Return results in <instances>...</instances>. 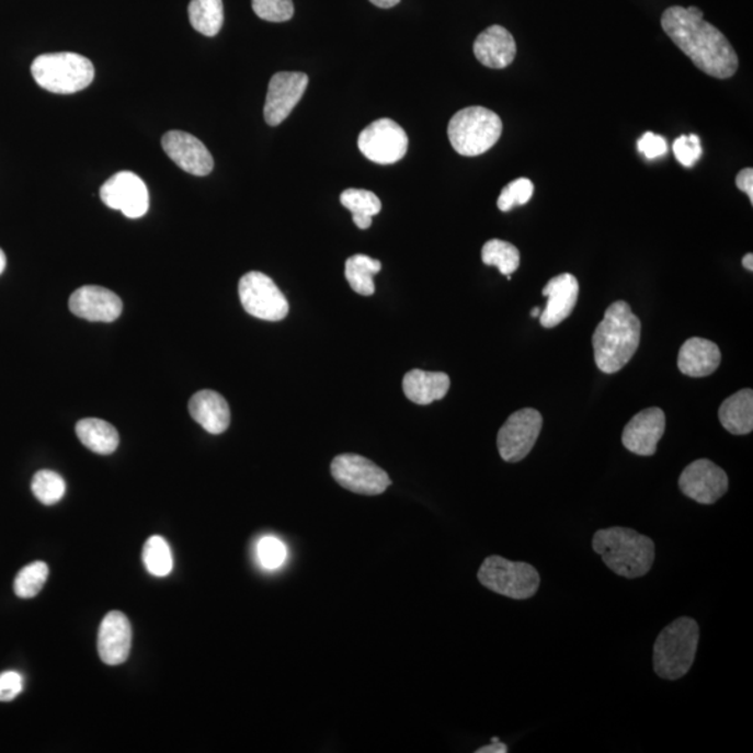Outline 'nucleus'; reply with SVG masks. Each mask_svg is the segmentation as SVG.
Listing matches in <instances>:
<instances>
[{
	"mask_svg": "<svg viewBox=\"0 0 753 753\" xmlns=\"http://www.w3.org/2000/svg\"><path fill=\"white\" fill-rule=\"evenodd\" d=\"M662 27L704 73L726 80L739 70V56L729 39L706 22L699 8H669L662 15Z\"/></svg>",
	"mask_w": 753,
	"mask_h": 753,
	"instance_id": "f257e3e1",
	"label": "nucleus"
},
{
	"mask_svg": "<svg viewBox=\"0 0 753 753\" xmlns=\"http://www.w3.org/2000/svg\"><path fill=\"white\" fill-rule=\"evenodd\" d=\"M640 330L642 326L631 306L624 300L614 301L592 338L597 367L606 374L623 370L638 351Z\"/></svg>",
	"mask_w": 753,
	"mask_h": 753,
	"instance_id": "f03ea898",
	"label": "nucleus"
},
{
	"mask_svg": "<svg viewBox=\"0 0 753 753\" xmlns=\"http://www.w3.org/2000/svg\"><path fill=\"white\" fill-rule=\"evenodd\" d=\"M594 552L614 573L627 579L642 578L652 570L654 541L628 527H608L594 533Z\"/></svg>",
	"mask_w": 753,
	"mask_h": 753,
	"instance_id": "7ed1b4c3",
	"label": "nucleus"
},
{
	"mask_svg": "<svg viewBox=\"0 0 753 753\" xmlns=\"http://www.w3.org/2000/svg\"><path fill=\"white\" fill-rule=\"evenodd\" d=\"M699 643V625L681 617L659 634L653 648L654 673L660 678L675 681L688 674Z\"/></svg>",
	"mask_w": 753,
	"mask_h": 753,
	"instance_id": "20e7f679",
	"label": "nucleus"
},
{
	"mask_svg": "<svg viewBox=\"0 0 753 753\" xmlns=\"http://www.w3.org/2000/svg\"><path fill=\"white\" fill-rule=\"evenodd\" d=\"M31 75L41 89L54 94H75L92 83L95 69L83 55L45 54L35 58L31 65Z\"/></svg>",
	"mask_w": 753,
	"mask_h": 753,
	"instance_id": "39448f33",
	"label": "nucleus"
},
{
	"mask_svg": "<svg viewBox=\"0 0 753 753\" xmlns=\"http://www.w3.org/2000/svg\"><path fill=\"white\" fill-rule=\"evenodd\" d=\"M502 122L495 112L483 106H469L450 117L448 137L454 150L464 157H478L497 145Z\"/></svg>",
	"mask_w": 753,
	"mask_h": 753,
	"instance_id": "423d86ee",
	"label": "nucleus"
},
{
	"mask_svg": "<svg viewBox=\"0 0 753 753\" xmlns=\"http://www.w3.org/2000/svg\"><path fill=\"white\" fill-rule=\"evenodd\" d=\"M478 579L484 587L501 596L526 601L535 596L540 586V575L527 562H514L500 556H490L481 563Z\"/></svg>",
	"mask_w": 753,
	"mask_h": 753,
	"instance_id": "0eeeda50",
	"label": "nucleus"
},
{
	"mask_svg": "<svg viewBox=\"0 0 753 753\" xmlns=\"http://www.w3.org/2000/svg\"><path fill=\"white\" fill-rule=\"evenodd\" d=\"M240 304L250 316L264 321H281L289 315V304L269 275L251 271L239 282Z\"/></svg>",
	"mask_w": 753,
	"mask_h": 753,
	"instance_id": "6e6552de",
	"label": "nucleus"
},
{
	"mask_svg": "<svg viewBox=\"0 0 753 753\" xmlns=\"http://www.w3.org/2000/svg\"><path fill=\"white\" fill-rule=\"evenodd\" d=\"M331 475L343 489L362 495H380L392 483L386 470L356 454L338 455Z\"/></svg>",
	"mask_w": 753,
	"mask_h": 753,
	"instance_id": "1a4fd4ad",
	"label": "nucleus"
},
{
	"mask_svg": "<svg viewBox=\"0 0 753 753\" xmlns=\"http://www.w3.org/2000/svg\"><path fill=\"white\" fill-rule=\"evenodd\" d=\"M357 146L367 160L392 166L407 156L409 138L397 122L384 117L373 122L358 135Z\"/></svg>",
	"mask_w": 753,
	"mask_h": 753,
	"instance_id": "9d476101",
	"label": "nucleus"
},
{
	"mask_svg": "<svg viewBox=\"0 0 753 753\" xmlns=\"http://www.w3.org/2000/svg\"><path fill=\"white\" fill-rule=\"evenodd\" d=\"M543 417L536 409L525 408L512 413L497 437V447L505 463L516 464L530 454L539 438Z\"/></svg>",
	"mask_w": 753,
	"mask_h": 753,
	"instance_id": "9b49d317",
	"label": "nucleus"
},
{
	"mask_svg": "<svg viewBox=\"0 0 753 753\" xmlns=\"http://www.w3.org/2000/svg\"><path fill=\"white\" fill-rule=\"evenodd\" d=\"M100 194L106 207L119 209L127 218L145 217L150 208V193L145 181L129 171L117 172L107 179Z\"/></svg>",
	"mask_w": 753,
	"mask_h": 753,
	"instance_id": "f8f14e48",
	"label": "nucleus"
},
{
	"mask_svg": "<svg viewBox=\"0 0 753 753\" xmlns=\"http://www.w3.org/2000/svg\"><path fill=\"white\" fill-rule=\"evenodd\" d=\"M680 489L698 504L711 505L729 490V478L720 466L709 459H698L686 466L678 480Z\"/></svg>",
	"mask_w": 753,
	"mask_h": 753,
	"instance_id": "ddd939ff",
	"label": "nucleus"
},
{
	"mask_svg": "<svg viewBox=\"0 0 753 753\" xmlns=\"http://www.w3.org/2000/svg\"><path fill=\"white\" fill-rule=\"evenodd\" d=\"M309 76L301 71H279L271 77L264 105L266 125L278 126L304 96Z\"/></svg>",
	"mask_w": 753,
	"mask_h": 753,
	"instance_id": "4468645a",
	"label": "nucleus"
},
{
	"mask_svg": "<svg viewBox=\"0 0 753 753\" xmlns=\"http://www.w3.org/2000/svg\"><path fill=\"white\" fill-rule=\"evenodd\" d=\"M162 148L184 172L207 176L213 172L214 158L208 148L191 133L172 130L162 137Z\"/></svg>",
	"mask_w": 753,
	"mask_h": 753,
	"instance_id": "2eb2a0df",
	"label": "nucleus"
},
{
	"mask_svg": "<svg viewBox=\"0 0 753 753\" xmlns=\"http://www.w3.org/2000/svg\"><path fill=\"white\" fill-rule=\"evenodd\" d=\"M665 432V414L660 408L643 409L635 414L623 433V444L639 457H652Z\"/></svg>",
	"mask_w": 753,
	"mask_h": 753,
	"instance_id": "dca6fc26",
	"label": "nucleus"
},
{
	"mask_svg": "<svg viewBox=\"0 0 753 753\" xmlns=\"http://www.w3.org/2000/svg\"><path fill=\"white\" fill-rule=\"evenodd\" d=\"M69 309L87 321L112 322L123 310L121 297L102 286H81L70 296Z\"/></svg>",
	"mask_w": 753,
	"mask_h": 753,
	"instance_id": "f3484780",
	"label": "nucleus"
},
{
	"mask_svg": "<svg viewBox=\"0 0 753 753\" xmlns=\"http://www.w3.org/2000/svg\"><path fill=\"white\" fill-rule=\"evenodd\" d=\"M543 296L547 305L540 315V324L555 328L572 315L578 304L579 282L572 274H561L547 282Z\"/></svg>",
	"mask_w": 753,
	"mask_h": 753,
	"instance_id": "a211bd4d",
	"label": "nucleus"
},
{
	"mask_svg": "<svg viewBox=\"0 0 753 753\" xmlns=\"http://www.w3.org/2000/svg\"><path fill=\"white\" fill-rule=\"evenodd\" d=\"M132 625L121 612L107 613L99 631V653L107 665L125 663L132 649Z\"/></svg>",
	"mask_w": 753,
	"mask_h": 753,
	"instance_id": "6ab92c4d",
	"label": "nucleus"
},
{
	"mask_svg": "<svg viewBox=\"0 0 753 753\" xmlns=\"http://www.w3.org/2000/svg\"><path fill=\"white\" fill-rule=\"evenodd\" d=\"M474 53L486 68L505 69L515 59L516 43L509 30L491 25L476 38Z\"/></svg>",
	"mask_w": 753,
	"mask_h": 753,
	"instance_id": "aec40b11",
	"label": "nucleus"
},
{
	"mask_svg": "<svg viewBox=\"0 0 753 753\" xmlns=\"http://www.w3.org/2000/svg\"><path fill=\"white\" fill-rule=\"evenodd\" d=\"M189 412L209 434H223L229 427L230 409L227 399L212 389H203L194 393L189 402Z\"/></svg>",
	"mask_w": 753,
	"mask_h": 753,
	"instance_id": "412c9836",
	"label": "nucleus"
},
{
	"mask_svg": "<svg viewBox=\"0 0 753 753\" xmlns=\"http://www.w3.org/2000/svg\"><path fill=\"white\" fill-rule=\"evenodd\" d=\"M721 352L715 342L704 338H691L681 346L678 368L685 376L708 377L719 368Z\"/></svg>",
	"mask_w": 753,
	"mask_h": 753,
	"instance_id": "4be33fe9",
	"label": "nucleus"
},
{
	"mask_svg": "<svg viewBox=\"0 0 753 753\" xmlns=\"http://www.w3.org/2000/svg\"><path fill=\"white\" fill-rule=\"evenodd\" d=\"M402 386L409 401L430 404L447 396L450 381L448 374L423 372L417 368L404 374Z\"/></svg>",
	"mask_w": 753,
	"mask_h": 753,
	"instance_id": "5701e85b",
	"label": "nucleus"
},
{
	"mask_svg": "<svg viewBox=\"0 0 753 753\" xmlns=\"http://www.w3.org/2000/svg\"><path fill=\"white\" fill-rule=\"evenodd\" d=\"M721 426L734 435H746L753 430V391L741 389L727 398L719 409Z\"/></svg>",
	"mask_w": 753,
	"mask_h": 753,
	"instance_id": "b1692460",
	"label": "nucleus"
},
{
	"mask_svg": "<svg viewBox=\"0 0 753 753\" xmlns=\"http://www.w3.org/2000/svg\"><path fill=\"white\" fill-rule=\"evenodd\" d=\"M76 434L84 447L100 455L114 454L119 447V433L101 419H83L77 423Z\"/></svg>",
	"mask_w": 753,
	"mask_h": 753,
	"instance_id": "393cba45",
	"label": "nucleus"
},
{
	"mask_svg": "<svg viewBox=\"0 0 753 753\" xmlns=\"http://www.w3.org/2000/svg\"><path fill=\"white\" fill-rule=\"evenodd\" d=\"M341 204L350 209L358 229L372 227L373 217L381 212L380 198L373 192L362 191V189H347L341 194Z\"/></svg>",
	"mask_w": 753,
	"mask_h": 753,
	"instance_id": "a878e982",
	"label": "nucleus"
},
{
	"mask_svg": "<svg viewBox=\"0 0 753 753\" xmlns=\"http://www.w3.org/2000/svg\"><path fill=\"white\" fill-rule=\"evenodd\" d=\"M189 20L197 33L215 37L224 25L223 0H192L189 4Z\"/></svg>",
	"mask_w": 753,
	"mask_h": 753,
	"instance_id": "bb28decb",
	"label": "nucleus"
},
{
	"mask_svg": "<svg viewBox=\"0 0 753 753\" xmlns=\"http://www.w3.org/2000/svg\"><path fill=\"white\" fill-rule=\"evenodd\" d=\"M380 271V261L365 254H355L346 260V281L350 282L351 288L362 296H372L376 292L373 278Z\"/></svg>",
	"mask_w": 753,
	"mask_h": 753,
	"instance_id": "cd10ccee",
	"label": "nucleus"
},
{
	"mask_svg": "<svg viewBox=\"0 0 753 753\" xmlns=\"http://www.w3.org/2000/svg\"><path fill=\"white\" fill-rule=\"evenodd\" d=\"M481 260L486 265L497 266L506 279L511 281V275L521 265V253L514 244L505 240L491 239L481 250Z\"/></svg>",
	"mask_w": 753,
	"mask_h": 753,
	"instance_id": "c85d7f7f",
	"label": "nucleus"
},
{
	"mask_svg": "<svg viewBox=\"0 0 753 753\" xmlns=\"http://www.w3.org/2000/svg\"><path fill=\"white\" fill-rule=\"evenodd\" d=\"M142 561L153 577L163 578L172 572L173 557L171 547L161 536H151L142 548Z\"/></svg>",
	"mask_w": 753,
	"mask_h": 753,
	"instance_id": "c756f323",
	"label": "nucleus"
},
{
	"mask_svg": "<svg viewBox=\"0 0 753 753\" xmlns=\"http://www.w3.org/2000/svg\"><path fill=\"white\" fill-rule=\"evenodd\" d=\"M31 490L35 499L44 505H54L64 499L66 483L64 478L54 470H39L31 481Z\"/></svg>",
	"mask_w": 753,
	"mask_h": 753,
	"instance_id": "7c9ffc66",
	"label": "nucleus"
},
{
	"mask_svg": "<svg viewBox=\"0 0 753 753\" xmlns=\"http://www.w3.org/2000/svg\"><path fill=\"white\" fill-rule=\"evenodd\" d=\"M49 575V567L43 561L30 563L24 567L14 579V592L19 597L31 598L43 591L46 579Z\"/></svg>",
	"mask_w": 753,
	"mask_h": 753,
	"instance_id": "2f4dec72",
	"label": "nucleus"
},
{
	"mask_svg": "<svg viewBox=\"0 0 753 753\" xmlns=\"http://www.w3.org/2000/svg\"><path fill=\"white\" fill-rule=\"evenodd\" d=\"M533 192H535V186H533L529 179H516L509 186L502 189L497 206H499L502 213H509L516 206H525V204L529 203Z\"/></svg>",
	"mask_w": 753,
	"mask_h": 753,
	"instance_id": "473e14b6",
	"label": "nucleus"
},
{
	"mask_svg": "<svg viewBox=\"0 0 753 753\" xmlns=\"http://www.w3.org/2000/svg\"><path fill=\"white\" fill-rule=\"evenodd\" d=\"M251 8L261 20L271 23L289 22L295 14L292 0H251Z\"/></svg>",
	"mask_w": 753,
	"mask_h": 753,
	"instance_id": "72a5a7b5",
	"label": "nucleus"
},
{
	"mask_svg": "<svg viewBox=\"0 0 753 753\" xmlns=\"http://www.w3.org/2000/svg\"><path fill=\"white\" fill-rule=\"evenodd\" d=\"M286 546L279 539L273 536L263 537L258 545V557L261 567L265 570H278L286 561Z\"/></svg>",
	"mask_w": 753,
	"mask_h": 753,
	"instance_id": "f704fd0d",
	"label": "nucleus"
},
{
	"mask_svg": "<svg viewBox=\"0 0 753 753\" xmlns=\"http://www.w3.org/2000/svg\"><path fill=\"white\" fill-rule=\"evenodd\" d=\"M673 151L681 166L691 168L699 160L701 150L700 138L696 135L681 136L674 141Z\"/></svg>",
	"mask_w": 753,
	"mask_h": 753,
	"instance_id": "c9c22d12",
	"label": "nucleus"
},
{
	"mask_svg": "<svg viewBox=\"0 0 753 753\" xmlns=\"http://www.w3.org/2000/svg\"><path fill=\"white\" fill-rule=\"evenodd\" d=\"M638 150L643 153L648 160H655L665 156L669 151L668 141L662 136L654 135L652 132L644 133L638 141Z\"/></svg>",
	"mask_w": 753,
	"mask_h": 753,
	"instance_id": "e433bc0d",
	"label": "nucleus"
},
{
	"mask_svg": "<svg viewBox=\"0 0 753 753\" xmlns=\"http://www.w3.org/2000/svg\"><path fill=\"white\" fill-rule=\"evenodd\" d=\"M23 691L22 675L15 671L0 674V701H12Z\"/></svg>",
	"mask_w": 753,
	"mask_h": 753,
	"instance_id": "4c0bfd02",
	"label": "nucleus"
},
{
	"mask_svg": "<svg viewBox=\"0 0 753 753\" xmlns=\"http://www.w3.org/2000/svg\"><path fill=\"white\" fill-rule=\"evenodd\" d=\"M737 187L744 192L753 204V169L745 168L735 178Z\"/></svg>",
	"mask_w": 753,
	"mask_h": 753,
	"instance_id": "58836bf2",
	"label": "nucleus"
},
{
	"mask_svg": "<svg viewBox=\"0 0 753 753\" xmlns=\"http://www.w3.org/2000/svg\"><path fill=\"white\" fill-rule=\"evenodd\" d=\"M509 752V746L505 744H502L497 737H494L493 740H491V745L488 746H481L479 748L476 753H506Z\"/></svg>",
	"mask_w": 753,
	"mask_h": 753,
	"instance_id": "ea45409f",
	"label": "nucleus"
},
{
	"mask_svg": "<svg viewBox=\"0 0 753 753\" xmlns=\"http://www.w3.org/2000/svg\"><path fill=\"white\" fill-rule=\"evenodd\" d=\"M370 2L374 4V7L381 8V9H391L393 7H397L401 0H370Z\"/></svg>",
	"mask_w": 753,
	"mask_h": 753,
	"instance_id": "a19ab883",
	"label": "nucleus"
},
{
	"mask_svg": "<svg viewBox=\"0 0 753 753\" xmlns=\"http://www.w3.org/2000/svg\"><path fill=\"white\" fill-rule=\"evenodd\" d=\"M742 265L748 271H753V254L748 253L744 259H742Z\"/></svg>",
	"mask_w": 753,
	"mask_h": 753,
	"instance_id": "79ce46f5",
	"label": "nucleus"
},
{
	"mask_svg": "<svg viewBox=\"0 0 753 753\" xmlns=\"http://www.w3.org/2000/svg\"><path fill=\"white\" fill-rule=\"evenodd\" d=\"M7 269V255H4L3 250L0 249V274Z\"/></svg>",
	"mask_w": 753,
	"mask_h": 753,
	"instance_id": "37998d69",
	"label": "nucleus"
},
{
	"mask_svg": "<svg viewBox=\"0 0 753 753\" xmlns=\"http://www.w3.org/2000/svg\"><path fill=\"white\" fill-rule=\"evenodd\" d=\"M540 315H541V310L539 309V307H535V309H532V311H530L532 317H540Z\"/></svg>",
	"mask_w": 753,
	"mask_h": 753,
	"instance_id": "c03bdc74",
	"label": "nucleus"
}]
</instances>
